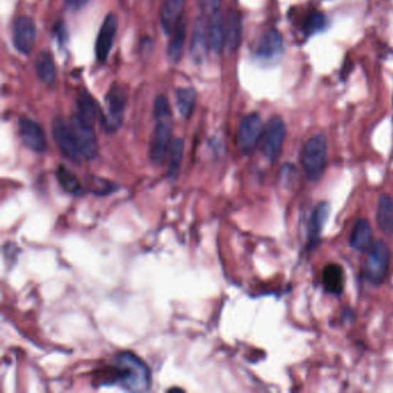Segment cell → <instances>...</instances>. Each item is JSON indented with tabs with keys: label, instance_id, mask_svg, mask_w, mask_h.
<instances>
[{
	"label": "cell",
	"instance_id": "obj_1",
	"mask_svg": "<svg viewBox=\"0 0 393 393\" xmlns=\"http://www.w3.org/2000/svg\"><path fill=\"white\" fill-rule=\"evenodd\" d=\"M115 375L120 384L132 392H145L152 387L149 367L132 352H122L115 357Z\"/></svg>",
	"mask_w": 393,
	"mask_h": 393
},
{
	"label": "cell",
	"instance_id": "obj_2",
	"mask_svg": "<svg viewBox=\"0 0 393 393\" xmlns=\"http://www.w3.org/2000/svg\"><path fill=\"white\" fill-rule=\"evenodd\" d=\"M327 140L322 135H315L303 145L301 163L305 176L312 182H318L323 177L327 169Z\"/></svg>",
	"mask_w": 393,
	"mask_h": 393
},
{
	"label": "cell",
	"instance_id": "obj_3",
	"mask_svg": "<svg viewBox=\"0 0 393 393\" xmlns=\"http://www.w3.org/2000/svg\"><path fill=\"white\" fill-rule=\"evenodd\" d=\"M367 253L368 255L363 268L365 278L370 281V284L377 286L384 281L390 268V248L384 241L378 240L372 243V248Z\"/></svg>",
	"mask_w": 393,
	"mask_h": 393
},
{
	"label": "cell",
	"instance_id": "obj_4",
	"mask_svg": "<svg viewBox=\"0 0 393 393\" xmlns=\"http://www.w3.org/2000/svg\"><path fill=\"white\" fill-rule=\"evenodd\" d=\"M105 103L103 126L106 132L113 133L122 124L125 106L127 103V91L121 85H113L106 95Z\"/></svg>",
	"mask_w": 393,
	"mask_h": 393
},
{
	"label": "cell",
	"instance_id": "obj_5",
	"mask_svg": "<svg viewBox=\"0 0 393 393\" xmlns=\"http://www.w3.org/2000/svg\"><path fill=\"white\" fill-rule=\"evenodd\" d=\"M264 126L260 115L251 113L240 121L238 133H236V145L242 154H249L254 152L257 145L263 137Z\"/></svg>",
	"mask_w": 393,
	"mask_h": 393
},
{
	"label": "cell",
	"instance_id": "obj_6",
	"mask_svg": "<svg viewBox=\"0 0 393 393\" xmlns=\"http://www.w3.org/2000/svg\"><path fill=\"white\" fill-rule=\"evenodd\" d=\"M286 137V126L283 119L275 115L270 119L264 127L262 137V152L270 162H275L279 157Z\"/></svg>",
	"mask_w": 393,
	"mask_h": 393
},
{
	"label": "cell",
	"instance_id": "obj_7",
	"mask_svg": "<svg viewBox=\"0 0 393 393\" xmlns=\"http://www.w3.org/2000/svg\"><path fill=\"white\" fill-rule=\"evenodd\" d=\"M70 126L82 158L85 161L94 159L98 154V142L95 135L94 127L83 122L76 113L72 115Z\"/></svg>",
	"mask_w": 393,
	"mask_h": 393
},
{
	"label": "cell",
	"instance_id": "obj_8",
	"mask_svg": "<svg viewBox=\"0 0 393 393\" xmlns=\"http://www.w3.org/2000/svg\"><path fill=\"white\" fill-rule=\"evenodd\" d=\"M52 135L65 157L75 164H80L83 159L80 152L75 137L73 135L72 128L61 118H57L52 122Z\"/></svg>",
	"mask_w": 393,
	"mask_h": 393
},
{
	"label": "cell",
	"instance_id": "obj_9",
	"mask_svg": "<svg viewBox=\"0 0 393 393\" xmlns=\"http://www.w3.org/2000/svg\"><path fill=\"white\" fill-rule=\"evenodd\" d=\"M36 41V27L28 16H19L13 24V43L22 55H31Z\"/></svg>",
	"mask_w": 393,
	"mask_h": 393
},
{
	"label": "cell",
	"instance_id": "obj_10",
	"mask_svg": "<svg viewBox=\"0 0 393 393\" xmlns=\"http://www.w3.org/2000/svg\"><path fill=\"white\" fill-rule=\"evenodd\" d=\"M19 135L21 137L22 142L27 148L37 154H43L48 149V141L46 134L43 132L40 125L27 118L22 117L19 120Z\"/></svg>",
	"mask_w": 393,
	"mask_h": 393
},
{
	"label": "cell",
	"instance_id": "obj_11",
	"mask_svg": "<svg viewBox=\"0 0 393 393\" xmlns=\"http://www.w3.org/2000/svg\"><path fill=\"white\" fill-rule=\"evenodd\" d=\"M118 29V16L110 13L104 20L96 41V57L100 63H104L109 57L115 43V33Z\"/></svg>",
	"mask_w": 393,
	"mask_h": 393
},
{
	"label": "cell",
	"instance_id": "obj_12",
	"mask_svg": "<svg viewBox=\"0 0 393 393\" xmlns=\"http://www.w3.org/2000/svg\"><path fill=\"white\" fill-rule=\"evenodd\" d=\"M171 127L169 121H158L154 137H152V147H150V159L156 165H162L167 159V154L171 149Z\"/></svg>",
	"mask_w": 393,
	"mask_h": 393
},
{
	"label": "cell",
	"instance_id": "obj_13",
	"mask_svg": "<svg viewBox=\"0 0 393 393\" xmlns=\"http://www.w3.org/2000/svg\"><path fill=\"white\" fill-rule=\"evenodd\" d=\"M283 53V37L277 29L264 33L256 48V57L263 61H273Z\"/></svg>",
	"mask_w": 393,
	"mask_h": 393
},
{
	"label": "cell",
	"instance_id": "obj_14",
	"mask_svg": "<svg viewBox=\"0 0 393 393\" xmlns=\"http://www.w3.org/2000/svg\"><path fill=\"white\" fill-rule=\"evenodd\" d=\"M186 0H164L161 9V23L167 35L172 33L182 21Z\"/></svg>",
	"mask_w": 393,
	"mask_h": 393
},
{
	"label": "cell",
	"instance_id": "obj_15",
	"mask_svg": "<svg viewBox=\"0 0 393 393\" xmlns=\"http://www.w3.org/2000/svg\"><path fill=\"white\" fill-rule=\"evenodd\" d=\"M209 46L208 29L202 19H197L194 26L193 36L191 43V57L197 64H202L208 55Z\"/></svg>",
	"mask_w": 393,
	"mask_h": 393
},
{
	"label": "cell",
	"instance_id": "obj_16",
	"mask_svg": "<svg viewBox=\"0 0 393 393\" xmlns=\"http://www.w3.org/2000/svg\"><path fill=\"white\" fill-rule=\"evenodd\" d=\"M350 243H351L352 248L361 251V253L368 251L372 248V243H374L372 227L367 218H361L355 223L353 230H352Z\"/></svg>",
	"mask_w": 393,
	"mask_h": 393
},
{
	"label": "cell",
	"instance_id": "obj_17",
	"mask_svg": "<svg viewBox=\"0 0 393 393\" xmlns=\"http://www.w3.org/2000/svg\"><path fill=\"white\" fill-rule=\"evenodd\" d=\"M376 223L385 236H393V199L389 194H382L378 199Z\"/></svg>",
	"mask_w": 393,
	"mask_h": 393
},
{
	"label": "cell",
	"instance_id": "obj_18",
	"mask_svg": "<svg viewBox=\"0 0 393 393\" xmlns=\"http://www.w3.org/2000/svg\"><path fill=\"white\" fill-rule=\"evenodd\" d=\"M322 281L328 293L340 295L345 286V273L342 266L338 263H329L325 266Z\"/></svg>",
	"mask_w": 393,
	"mask_h": 393
},
{
	"label": "cell",
	"instance_id": "obj_19",
	"mask_svg": "<svg viewBox=\"0 0 393 393\" xmlns=\"http://www.w3.org/2000/svg\"><path fill=\"white\" fill-rule=\"evenodd\" d=\"M225 48L229 52H236L241 42V20L236 11L230 9L224 20Z\"/></svg>",
	"mask_w": 393,
	"mask_h": 393
},
{
	"label": "cell",
	"instance_id": "obj_20",
	"mask_svg": "<svg viewBox=\"0 0 393 393\" xmlns=\"http://www.w3.org/2000/svg\"><path fill=\"white\" fill-rule=\"evenodd\" d=\"M328 216H329V204L327 202L318 203V206H315L308 223V239L310 247L318 245Z\"/></svg>",
	"mask_w": 393,
	"mask_h": 393
},
{
	"label": "cell",
	"instance_id": "obj_21",
	"mask_svg": "<svg viewBox=\"0 0 393 393\" xmlns=\"http://www.w3.org/2000/svg\"><path fill=\"white\" fill-rule=\"evenodd\" d=\"M208 27L209 46L215 53H221L225 48V27L224 20L221 13L211 16Z\"/></svg>",
	"mask_w": 393,
	"mask_h": 393
},
{
	"label": "cell",
	"instance_id": "obj_22",
	"mask_svg": "<svg viewBox=\"0 0 393 393\" xmlns=\"http://www.w3.org/2000/svg\"><path fill=\"white\" fill-rule=\"evenodd\" d=\"M35 70L41 81L46 85H55L57 80V70L55 61L48 52H41L35 63Z\"/></svg>",
	"mask_w": 393,
	"mask_h": 393
},
{
	"label": "cell",
	"instance_id": "obj_23",
	"mask_svg": "<svg viewBox=\"0 0 393 393\" xmlns=\"http://www.w3.org/2000/svg\"><path fill=\"white\" fill-rule=\"evenodd\" d=\"M172 33L173 36L169 41L167 53H169V61H172L173 64H176L182 59L184 48H185L186 33H187L185 22H180Z\"/></svg>",
	"mask_w": 393,
	"mask_h": 393
},
{
	"label": "cell",
	"instance_id": "obj_24",
	"mask_svg": "<svg viewBox=\"0 0 393 393\" xmlns=\"http://www.w3.org/2000/svg\"><path fill=\"white\" fill-rule=\"evenodd\" d=\"M76 102H78V113L76 115H79V118L83 122L94 127L98 112H97L96 103L93 100V97L88 93H80Z\"/></svg>",
	"mask_w": 393,
	"mask_h": 393
},
{
	"label": "cell",
	"instance_id": "obj_25",
	"mask_svg": "<svg viewBox=\"0 0 393 393\" xmlns=\"http://www.w3.org/2000/svg\"><path fill=\"white\" fill-rule=\"evenodd\" d=\"M177 106L182 118L188 119L197 103V91L193 88H179L176 91Z\"/></svg>",
	"mask_w": 393,
	"mask_h": 393
},
{
	"label": "cell",
	"instance_id": "obj_26",
	"mask_svg": "<svg viewBox=\"0 0 393 393\" xmlns=\"http://www.w3.org/2000/svg\"><path fill=\"white\" fill-rule=\"evenodd\" d=\"M184 150H185L184 140L180 139V137L173 140L171 149H169V173H167V177L172 179V180L178 178L179 171L182 167V158H184Z\"/></svg>",
	"mask_w": 393,
	"mask_h": 393
},
{
	"label": "cell",
	"instance_id": "obj_27",
	"mask_svg": "<svg viewBox=\"0 0 393 393\" xmlns=\"http://www.w3.org/2000/svg\"><path fill=\"white\" fill-rule=\"evenodd\" d=\"M57 179L61 187L64 188L67 193L76 194L81 189L79 179L67 167H58Z\"/></svg>",
	"mask_w": 393,
	"mask_h": 393
},
{
	"label": "cell",
	"instance_id": "obj_28",
	"mask_svg": "<svg viewBox=\"0 0 393 393\" xmlns=\"http://www.w3.org/2000/svg\"><path fill=\"white\" fill-rule=\"evenodd\" d=\"M328 20L324 14L320 12H315L308 16L305 22V31L308 35L320 33L327 28Z\"/></svg>",
	"mask_w": 393,
	"mask_h": 393
},
{
	"label": "cell",
	"instance_id": "obj_29",
	"mask_svg": "<svg viewBox=\"0 0 393 393\" xmlns=\"http://www.w3.org/2000/svg\"><path fill=\"white\" fill-rule=\"evenodd\" d=\"M154 118L158 121H169L171 118V106L164 95H158L154 100Z\"/></svg>",
	"mask_w": 393,
	"mask_h": 393
},
{
	"label": "cell",
	"instance_id": "obj_30",
	"mask_svg": "<svg viewBox=\"0 0 393 393\" xmlns=\"http://www.w3.org/2000/svg\"><path fill=\"white\" fill-rule=\"evenodd\" d=\"M201 9H202L203 13L206 16H215L217 13H219V9L221 6V0H200Z\"/></svg>",
	"mask_w": 393,
	"mask_h": 393
},
{
	"label": "cell",
	"instance_id": "obj_31",
	"mask_svg": "<svg viewBox=\"0 0 393 393\" xmlns=\"http://www.w3.org/2000/svg\"><path fill=\"white\" fill-rule=\"evenodd\" d=\"M93 182V180H91ZM91 189L94 193L98 194V195H105L109 194L110 192H112V184L109 182H105L103 179H96L94 182H91Z\"/></svg>",
	"mask_w": 393,
	"mask_h": 393
},
{
	"label": "cell",
	"instance_id": "obj_32",
	"mask_svg": "<svg viewBox=\"0 0 393 393\" xmlns=\"http://www.w3.org/2000/svg\"><path fill=\"white\" fill-rule=\"evenodd\" d=\"M55 31L56 37H57L58 41L61 42V44H65V43L67 42V31L66 28L64 27V24H57V27L55 28Z\"/></svg>",
	"mask_w": 393,
	"mask_h": 393
},
{
	"label": "cell",
	"instance_id": "obj_33",
	"mask_svg": "<svg viewBox=\"0 0 393 393\" xmlns=\"http://www.w3.org/2000/svg\"><path fill=\"white\" fill-rule=\"evenodd\" d=\"M85 3H87V0H67V6L70 7V9L78 11L82 6H85Z\"/></svg>",
	"mask_w": 393,
	"mask_h": 393
}]
</instances>
